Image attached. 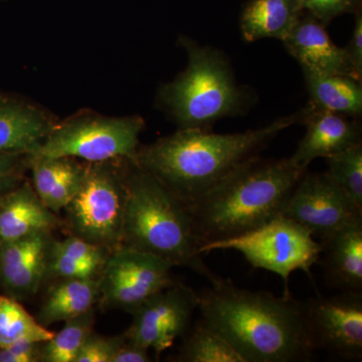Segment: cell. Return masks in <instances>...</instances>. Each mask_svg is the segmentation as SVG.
<instances>
[{
  "mask_svg": "<svg viewBox=\"0 0 362 362\" xmlns=\"http://www.w3.org/2000/svg\"><path fill=\"white\" fill-rule=\"evenodd\" d=\"M199 294L207 326L246 362L309 361L317 350L302 302L291 295L251 291L218 277Z\"/></svg>",
  "mask_w": 362,
  "mask_h": 362,
  "instance_id": "6da1fadb",
  "label": "cell"
},
{
  "mask_svg": "<svg viewBox=\"0 0 362 362\" xmlns=\"http://www.w3.org/2000/svg\"><path fill=\"white\" fill-rule=\"evenodd\" d=\"M301 111L246 132L216 134L201 128L180 129L138 151L136 163L170 188L185 204L220 182L279 133L303 122Z\"/></svg>",
  "mask_w": 362,
  "mask_h": 362,
  "instance_id": "7a4b0ae2",
  "label": "cell"
},
{
  "mask_svg": "<svg viewBox=\"0 0 362 362\" xmlns=\"http://www.w3.org/2000/svg\"><path fill=\"white\" fill-rule=\"evenodd\" d=\"M305 173L290 158L254 156L243 162L187 204L202 246L251 232L281 216Z\"/></svg>",
  "mask_w": 362,
  "mask_h": 362,
  "instance_id": "3957f363",
  "label": "cell"
},
{
  "mask_svg": "<svg viewBox=\"0 0 362 362\" xmlns=\"http://www.w3.org/2000/svg\"><path fill=\"white\" fill-rule=\"evenodd\" d=\"M126 175L122 246L185 266L213 282L218 276L202 258V244L187 204L156 175L133 162Z\"/></svg>",
  "mask_w": 362,
  "mask_h": 362,
  "instance_id": "277c9868",
  "label": "cell"
},
{
  "mask_svg": "<svg viewBox=\"0 0 362 362\" xmlns=\"http://www.w3.org/2000/svg\"><path fill=\"white\" fill-rule=\"evenodd\" d=\"M187 69L161 90V98L180 129H207L216 121L238 115L246 93L235 82L232 68L221 52L183 39Z\"/></svg>",
  "mask_w": 362,
  "mask_h": 362,
  "instance_id": "5b68a950",
  "label": "cell"
},
{
  "mask_svg": "<svg viewBox=\"0 0 362 362\" xmlns=\"http://www.w3.org/2000/svg\"><path fill=\"white\" fill-rule=\"evenodd\" d=\"M216 250H235L254 268L277 274L284 281V295H290V275L301 270L311 276V268L318 263L322 246L304 226L278 216L251 232L201 247L202 254Z\"/></svg>",
  "mask_w": 362,
  "mask_h": 362,
  "instance_id": "8992f818",
  "label": "cell"
},
{
  "mask_svg": "<svg viewBox=\"0 0 362 362\" xmlns=\"http://www.w3.org/2000/svg\"><path fill=\"white\" fill-rule=\"evenodd\" d=\"M125 209V177L105 162H93L65 209L73 235L111 252L122 247Z\"/></svg>",
  "mask_w": 362,
  "mask_h": 362,
  "instance_id": "52a82bcc",
  "label": "cell"
},
{
  "mask_svg": "<svg viewBox=\"0 0 362 362\" xmlns=\"http://www.w3.org/2000/svg\"><path fill=\"white\" fill-rule=\"evenodd\" d=\"M143 127L144 121L139 117H78L52 129L30 156L78 157L90 163L125 157L136 163Z\"/></svg>",
  "mask_w": 362,
  "mask_h": 362,
  "instance_id": "ba28073f",
  "label": "cell"
},
{
  "mask_svg": "<svg viewBox=\"0 0 362 362\" xmlns=\"http://www.w3.org/2000/svg\"><path fill=\"white\" fill-rule=\"evenodd\" d=\"M165 259L122 246L111 252L99 275L104 306L133 312L150 297L175 284Z\"/></svg>",
  "mask_w": 362,
  "mask_h": 362,
  "instance_id": "9c48e42d",
  "label": "cell"
},
{
  "mask_svg": "<svg viewBox=\"0 0 362 362\" xmlns=\"http://www.w3.org/2000/svg\"><path fill=\"white\" fill-rule=\"evenodd\" d=\"M281 216L304 226L320 242L362 221V211L354 206L325 173H305Z\"/></svg>",
  "mask_w": 362,
  "mask_h": 362,
  "instance_id": "30bf717a",
  "label": "cell"
},
{
  "mask_svg": "<svg viewBox=\"0 0 362 362\" xmlns=\"http://www.w3.org/2000/svg\"><path fill=\"white\" fill-rule=\"evenodd\" d=\"M197 309L199 294L175 283L132 312L134 321L125 333L127 340L143 349H153L157 356H160L185 334Z\"/></svg>",
  "mask_w": 362,
  "mask_h": 362,
  "instance_id": "8fae6325",
  "label": "cell"
},
{
  "mask_svg": "<svg viewBox=\"0 0 362 362\" xmlns=\"http://www.w3.org/2000/svg\"><path fill=\"white\" fill-rule=\"evenodd\" d=\"M303 307L317 349L328 350L349 361H361L362 293L314 298Z\"/></svg>",
  "mask_w": 362,
  "mask_h": 362,
  "instance_id": "7c38bea8",
  "label": "cell"
},
{
  "mask_svg": "<svg viewBox=\"0 0 362 362\" xmlns=\"http://www.w3.org/2000/svg\"><path fill=\"white\" fill-rule=\"evenodd\" d=\"M51 232L28 235L2 244L0 284L14 298L33 296L47 275Z\"/></svg>",
  "mask_w": 362,
  "mask_h": 362,
  "instance_id": "4fadbf2b",
  "label": "cell"
},
{
  "mask_svg": "<svg viewBox=\"0 0 362 362\" xmlns=\"http://www.w3.org/2000/svg\"><path fill=\"white\" fill-rule=\"evenodd\" d=\"M325 28L309 14L303 13L283 42L304 70L349 76L361 81L350 66L344 47L333 42Z\"/></svg>",
  "mask_w": 362,
  "mask_h": 362,
  "instance_id": "5bb4252c",
  "label": "cell"
},
{
  "mask_svg": "<svg viewBox=\"0 0 362 362\" xmlns=\"http://www.w3.org/2000/svg\"><path fill=\"white\" fill-rule=\"evenodd\" d=\"M309 106L302 122L306 125V133L290 157L293 163L307 169L314 159L328 158L361 143V124L356 120Z\"/></svg>",
  "mask_w": 362,
  "mask_h": 362,
  "instance_id": "9a60e30c",
  "label": "cell"
},
{
  "mask_svg": "<svg viewBox=\"0 0 362 362\" xmlns=\"http://www.w3.org/2000/svg\"><path fill=\"white\" fill-rule=\"evenodd\" d=\"M59 225L52 213L28 182L0 197V240L2 244L28 235L51 232Z\"/></svg>",
  "mask_w": 362,
  "mask_h": 362,
  "instance_id": "2e32d148",
  "label": "cell"
},
{
  "mask_svg": "<svg viewBox=\"0 0 362 362\" xmlns=\"http://www.w3.org/2000/svg\"><path fill=\"white\" fill-rule=\"evenodd\" d=\"M320 243L326 282L342 292L362 293V221Z\"/></svg>",
  "mask_w": 362,
  "mask_h": 362,
  "instance_id": "e0dca14e",
  "label": "cell"
},
{
  "mask_svg": "<svg viewBox=\"0 0 362 362\" xmlns=\"http://www.w3.org/2000/svg\"><path fill=\"white\" fill-rule=\"evenodd\" d=\"M52 130L37 109L0 99V154H32Z\"/></svg>",
  "mask_w": 362,
  "mask_h": 362,
  "instance_id": "ac0fdd59",
  "label": "cell"
},
{
  "mask_svg": "<svg viewBox=\"0 0 362 362\" xmlns=\"http://www.w3.org/2000/svg\"><path fill=\"white\" fill-rule=\"evenodd\" d=\"M302 14L299 0H249L240 14L243 39L247 42L263 39L283 42Z\"/></svg>",
  "mask_w": 362,
  "mask_h": 362,
  "instance_id": "d6986e66",
  "label": "cell"
},
{
  "mask_svg": "<svg viewBox=\"0 0 362 362\" xmlns=\"http://www.w3.org/2000/svg\"><path fill=\"white\" fill-rule=\"evenodd\" d=\"M310 105L315 110L344 116H361L362 87L361 81L342 75H326L302 69Z\"/></svg>",
  "mask_w": 362,
  "mask_h": 362,
  "instance_id": "ffe728a7",
  "label": "cell"
},
{
  "mask_svg": "<svg viewBox=\"0 0 362 362\" xmlns=\"http://www.w3.org/2000/svg\"><path fill=\"white\" fill-rule=\"evenodd\" d=\"M100 298L99 277L61 280L49 291L37 320L47 327L94 308Z\"/></svg>",
  "mask_w": 362,
  "mask_h": 362,
  "instance_id": "44dd1931",
  "label": "cell"
},
{
  "mask_svg": "<svg viewBox=\"0 0 362 362\" xmlns=\"http://www.w3.org/2000/svg\"><path fill=\"white\" fill-rule=\"evenodd\" d=\"M54 334L16 299L0 296V347L21 341L47 342Z\"/></svg>",
  "mask_w": 362,
  "mask_h": 362,
  "instance_id": "7402d4cb",
  "label": "cell"
},
{
  "mask_svg": "<svg viewBox=\"0 0 362 362\" xmlns=\"http://www.w3.org/2000/svg\"><path fill=\"white\" fill-rule=\"evenodd\" d=\"M178 361L246 362L225 338L201 320L188 335Z\"/></svg>",
  "mask_w": 362,
  "mask_h": 362,
  "instance_id": "603a6c76",
  "label": "cell"
},
{
  "mask_svg": "<svg viewBox=\"0 0 362 362\" xmlns=\"http://www.w3.org/2000/svg\"><path fill=\"white\" fill-rule=\"evenodd\" d=\"M94 308L66 321L65 326L42 344V361L75 362L81 347L93 332Z\"/></svg>",
  "mask_w": 362,
  "mask_h": 362,
  "instance_id": "cb8c5ba5",
  "label": "cell"
},
{
  "mask_svg": "<svg viewBox=\"0 0 362 362\" xmlns=\"http://www.w3.org/2000/svg\"><path fill=\"white\" fill-rule=\"evenodd\" d=\"M325 159L326 175L362 211V143Z\"/></svg>",
  "mask_w": 362,
  "mask_h": 362,
  "instance_id": "d4e9b609",
  "label": "cell"
},
{
  "mask_svg": "<svg viewBox=\"0 0 362 362\" xmlns=\"http://www.w3.org/2000/svg\"><path fill=\"white\" fill-rule=\"evenodd\" d=\"M110 252L104 247L71 235L63 240H52L47 264L59 270H71L81 265L103 268Z\"/></svg>",
  "mask_w": 362,
  "mask_h": 362,
  "instance_id": "484cf974",
  "label": "cell"
},
{
  "mask_svg": "<svg viewBox=\"0 0 362 362\" xmlns=\"http://www.w3.org/2000/svg\"><path fill=\"white\" fill-rule=\"evenodd\" d=\"M30 164L33 166V189L45 204L52 188L70 166V158H37L30 156Z\"/></svg>",
  "mask_w": 362,
  "mask_h": 362,
  "instance_id": "4316f807",
  "label": "cell"
},
{
  "mask_svg": "<svg viewBox=\"0 0 362 362\" xmlns=\"http://www.w3.org/2000/svg\"><path fill=\"white\" fill-rule=\"evenodd\" d=\"M84 168H80L77 164L71 161L70 166L65 171L63 176L59 178L58 183L52 188L51 194L45 202V206L54 214L66 209L77 194L81 182H82Z\"/></svg>",
  "mask_w": 362,
  "mask_h": 362,
  "instance_id": "83f0119b",
  "label": "cell"
},
{
  "mask_svg": "<svg viewBox=\"0 0 362 362\" xmlns=\"http://www.w3.org/2000/svg\"><path fill=\"white\" fill-rule=\"evenodd\" d=\"M299 4L303 13L327 26L337 16L361 11V0H299Z\"/></svg>",
  "mask_w": 362,
  "mask_h": 362,
  "instance_id": "f1b7e54d",
  "label": "cell"
},
{
  "mask_svg": "<svg viewBox=\"0 0 362 362\" xmlns=\"http://www.w3.org/2000/svg\"><path fill=\"white\" fill-rule=\"evenodd\" d=\"M126 341V334L106 337L92 332L81 347L75 362H111L117 350Z\"/></svg>",
  "mask_w": 362,
  "mask_h": 362,
  "instance_id": "f546056e",
  "label": "cell"
},
{
  "mask_svg": "<svg viewBox=\"0 0 362 362\" xmlns=\"http://www.w3.org/2000/svg\"><path fill=\"white\" fill-rule=\"evenodd\" d=\"M30 162V154H0V197L18 187L23 166Z\"/></svg>",
  "mask_w": 362,
  "mask_h": 362,
  "instance_id": "4dcf8cb0",
  "label": "cell"
},
{
  "mask_svg": "<svg viewBox=\"0 0 362 362\" xmlns=\"http://www.w3.org/2000/svg\"><path fill=\"white\" fill-rule=\"evenodd\" d=\"M45 342L21 341L6 347H0V362L42 361V349Z\"/></svg>",
  "mask_w": 362,
  "mask_h": 362,
  "instance_id": "1f68e13d",
  "label": "cell"
},
{
  "mask_svg": "<svg viewBox=\"0 0 362 362\" xmlns=\"http://www.w3.org/2000/svg\"><path fill=\"white\" fill-rule=\"evenodd\" d=\"M350 66L356 77L362 78V16L361 11L356 13V25L347 47H344Z\"/></svg>",
  "mask_w": 362,
  "mask_h": 362,
  "instance_id": "d6a6232c",
  "label": "cell"
},
{
  "mask_svg": "<svg viewBox=\"0 0 362 362\" xmlns=\"http://www.w3.org/2000/svg\"><path fill=\"white\" fill-rule=\"evenodd\" d=\"M149 350L133 344L129 341L124 343L112 357L111 362H148L151 361Z\"/></svg>",
  "mask_w": 362,
  "mask_h": 362,
  "instance_id": "836d02e7",
  "label": "cell"
},
{
  "mask_svg": "<svg viewBox=\"0 0 362 362\" xmlns=\"http://www.w3.org/2000/svg\"><path fill=\"white\" fill-rule=\"evenodd\" d=\"M1 247H2V243H1V240H0V252H1Z\"/></svg>",
  "mask_w": 362,
  "mask_h": 362,
  "instance_id": "e575fe53",
  "label": "cell"
}]
</instances>
